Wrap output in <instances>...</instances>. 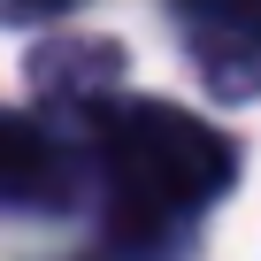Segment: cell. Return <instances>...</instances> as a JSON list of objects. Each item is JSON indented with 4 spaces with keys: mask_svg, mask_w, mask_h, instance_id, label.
<instances>
[{
    "mask_svg": "<svg viewBox=\"0 0 261 261\" xmlns=\"http://www.w3.org/2000/svg\"><path fill=\"white\" fill-rule=\"evenodd\" d=\"M92 169L123 261H177L192 223L230 192V139L169 100H92Z\"/></svg>",
    "mask_w": 261,
    "mask_h": 261,
    "instance_id": "1",
    "label": "cell"
},
{
    "mask_svg": "<svg viewBox=\"0 0 261 261\" xmlns=\"http://www.w3.org/2000/svg\"><path fill=\"white\" fill-rule=\"evenodd\" d=\"M185 54L215 100H261V0H169Z\"/></svg>",
    "mask_w": 261,
    "mask_h": 261,
    "instance_id": "2",
    "label": "cell"
},
{
    "mask_svg": "<svg viewBox=\"0 0 261 261\" xmlns=\"http://www.w3.org/2000/svg\"><path fill=\"white\" fill-rule=\"evenodd\" d=\"M77 177V162L54 146V130H39V123H16V115H0V200L8 207H69V185Z\"/></svg>",
    "mask_w": 261,
    "mask_h": 261,
    "instance_id": "3",
    "label": "cell"
},
{
    "mask_svg": "<svg viewBox=\"0 0 261 261\" xmlns=\"http://www.w3.org/2000/svg\"><path fill=\"white\" fill-rule=\"evenodd\" d=\"M77 0H0V23H39V16H62Z\"/></svg>",
    "mask_w": 261,
    "mask_h": 261,
    "instance_id": "4",
    "label": "cell"
}]
</instances>
